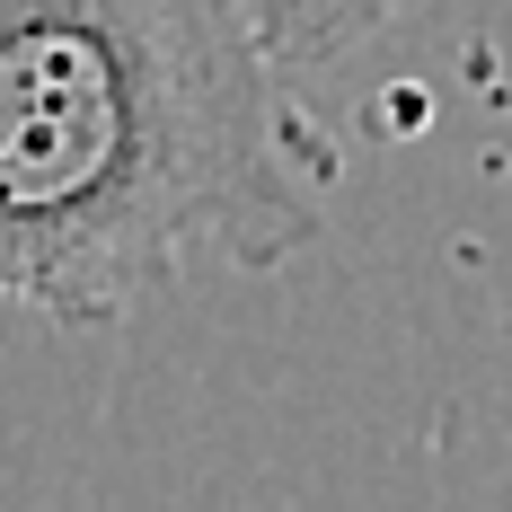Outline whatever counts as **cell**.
<instances>
[{
	"instance_id": "cell-1",
	"label": "cell",
	"mask_w": 512,
	"mask_h": 512,
	"mask_svg": "<svg viewBox=\"0 0 512 512\" xmlns=\"http://www.w3.org/2000/svg\"><path fill=\"white\" fill-rule=\"evenodd\" d=\"M239 0H0V301L106 327L186 256L283 265L336 159Z\"/></svg>"
},
{
	"instance_id": "cell-2",
	"label": "cell",
	"mask_w": 512,
	"mask_h": 512,
	"mask_svg": "<svg viewBox=\"0 0 512 512\" xmlns=\"http://www.w3.org/2000/svg\"><path fill=\"white\" fill-rule=\"evenodd\" d=\"M239 9H248L256 45L274 53V71H318L354 36H371L389 0H239Z\"/></svg>"
}]
</instances>
